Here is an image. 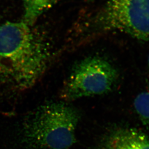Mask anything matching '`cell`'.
<instances>
[{
	"label": "cell",
	"instance_id": "cell-1",
	"mask_svg": "<svg viewBox=\"0 0 149 149\" xmlns=\"http://www.w3.org/2000/svg\"><path fill=\"white\" fill-rule=\"evenodd\" d=\"M32 26L23 20L0 25V78L19 90L36 84L53 57L49 42Z\"/></svg>",
	"mask_w": 149,
	"mask_h": 149
},
{
	"label": "cell",
	"instance_id": "cell-2",
	"mask_svg": "<svg viewBox=\"0 0 149 149\" xmlns=\"http://www.w3.org/2000/svg\"><path fill=\"white\" fill-rule=\"evenodd\" d=\"M80 120L79 111L66 103L46 104L25 119L22 141L33 149H69L76 143Z\"/></svg>",
	"mask_w": 149,
	"mask_h": 149
},
{
	"label": "cell",
	"instance_id": "cell-3",
	"mask_svg": "<svg viewBox=\"0 0 149 149\" xmlns=\"http://www.w3.org/2000/svg\"><path fill=\"white\" fill-rule=\"evenodd\" d=\"M85 33L115 32L149 41V0H108L86 23Z\"/></svg>",
	"mask_w": 149,
	"mask_h": 149
},
{
	"label": "cell",
	"instance_id": "cell-4",
	"mask_svg": "<svg viewBox=\"0 0 149 149\" xmlns=\"http://www.w3.org/2000/svg\"><path fill=\"white\" fill-rule=\"evenodd\" d=\"M118 72L109 61L99 56H90L75 65L61 93L65 101L103 95L112 90Z\"/></svg>",
	"mask_w": 149,
	"mask_h": 149
},
{
	"label": "cell",
	"instance_id": "cell-5",
	"mask_svg": "<svg viewBox=\"0 0 149 149\" xmlns=\"http://www.w3.org/2000/svg\"><path fill=\"white\" fill-rule=\"evenodd\" d=\"M98 149H149V137L132 128H117L104 137Z\"/></svg>",
	"mask_w": 149,
	"mask_h": 149
},
{
	"label": "cell",
	"instance_id": "cell-6",
	"mask_svg": "<svg viewBox=\"0 0 149 149\" xmlns=\"http://www.w3.org/2000/svg\"><path fill=\"white\" fill-rule=\"evenodd\" d=\"M60 0H22L23 22L33 25L42 14Z\"/></svg>",
	"mask_w": 149,
	"mask_h": 149
},
{
	"label": "cell",
	"instance_id": "cell-7",
	"mask_svg": "<svg viewBox=\"0 0 149 149\" xmlns=\"http://www.w3.org/2000/svg\"><path fill=\"white\" fill-rule=\"evenodd\" d=\"M134 107L142 123L149 127V91L141 92L136 97Z\"/></svg>",
	"mask_w": 149,
	"mask_h": 149
},
{
	"label": "cell",
	"instance_id": "cell-8",
	"mask_svg": "<svg viewBox=\"0 0 149 149\" xmlns=\"http://www.w3.org/2000/svg\"><path fill=\"white\" fill-rule=\"evenodd\" d=\"M148 69H149V56H148Z\"/></svg>",
	"mask_w": 149,
	"mask_h": 149
}]
</instances>
